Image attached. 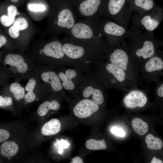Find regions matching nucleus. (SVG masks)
Segmentation results:
<instances>
[{"label": "nucleus", "mask_w": 163, "mask_h": 163, "mask_svg": "<svg viewBox=\"0 0 163 163\" xmlns=\"http://www.w3.org/2000/svg\"><path fill=\"white\" fill-rule=\"evenodd\" d=\"M84 161L82 158L79 156L75 157L72 158L70 163H83Z\"/></svg>", "instance_id": "nucleus-33"}, {"label": "nucleus", "mask_w": 163, "mask_h": 163, "mask_svg": "<svg viewBox=\"0 0 163 163\" xmlns=\"http://www.w3.org/2000/svg\"><path fill=\"white\" fill-rule=\"evenodd\" d=\"M28 79L24 88V106L38 100L43 101L49 94L46 86L40 80L34 71Z\"/></svg>", "instance_id": "nucleus-14"}, {"label": "nucleus", "mask_w": 163, "mask_h": 163, "mask_svg": "<svg viewBox=\"0 0 163 163\" xmlns=\"http://www.w3.org/2000/svg\"><path fill=\"white\" fill-rule=\"evenodd\" d=\"M55 71L65 91L75 99H79L78 89L85 79V74L79 69L75 67H61Z\"/></svg>", "instance_id": "nucleus-11"}, {"label": "nucleus", "mask_w": 163, "mask_h": 163, "mask_svg": "<svg viewBox=\"0 0 163 163\" xmlns=\"http://www.w3.org/2000/svg\"><path fill=\"white\" fill-rule=\"evenodd\" d=\"M33 70L40 80L46 86L49 94L56 95L61 101H65L69 104L72 101L73 99L66 95L55 70L39 63L33 64Z\"/></svg>", "instance_id": "nucleus-8"}, {"label": "nucleus", "mask_w": 163, "mask_h": 163, "mask_svg": "<svg viewBox=\"0 0 163 163\" xmlns=\"http://www.w3.org/2000/svg\"><path fill=\"white\" fill-rule=\"evenodd\" d=\"M18 0H11V1L13 2H17L18 1Z\"/></svg>", "instance_id": "nucleus-36"}, {"label": "nucleus", "mask_w": 163, "mask_h": 163, "mask_svg": "<svg viewBox=\"0 0 163 163\" xmlns=\"http://www.w3.org/2000/svg\"><path fill=\"white\" fill-rule=\"evenodd\" d=\"M7 39L3 36L0 35V48L7 43Z\"/></svg>", "instance_id": "nucleus-34"}, {"label": "nucleus", "mask_w": 163, "mask_h": 163, "mask_svg": "<svg viewBox=\"0 0 163 163\" xmlns=\"http://www.w3.org/2000/svg\"><path fill=\"white\" fill-rule=\"evenodd\" d=\"M91 71L106 89L114 88L128 91L136 88L123 70L104 59L96 62Z\"/></svg>", "instance_id": "nucleus-2"}, {"label": "nucleus", "mask_w": 163, "mask_h": 163, "mask_svg": "<svg viewBox=\"0 0 163 163\" xmlns=\"http://www.w3.org/2000/svg\"><path fill=\"white\" fill-rule=\"evenodd\" d=\"M134 3L137 7L147 11L152 9L154 4L153 0H135Z\"/></svg>", "instance_id": "nucleus-27"}, {"label": "nucleus", "mask_w": 163, "mask_h": 163, "mask_svg": "<svg viewBox=\"0 0 163 163\" xmlns=\"http://www.w3.org/2000/svg\"><path fill=\"white\" fill-rule=\"evenodd\" d=\"M61 101L56 95L49 94L39 105L37 110V114L40 117L45 118L58 112L63 108Z\"/></svg>", "instance_id": "nucleus-16"}, {"label": "nucleus", "mask_w": 163, "mask_h": 163, "mask_svg": "<svg viewBox=\"0 0 163 163\" xmlns=\"http://www.w3.org/2000/svg\"><path fill=\"white\" fill-rule=\"evenodd\" d=\"M17 11V8L13 5H10L8 8V16L15 19Z\"/></svg>", "instance_id": "nucleus-31"}, {"label": "nucleus", "mask_w": 163, "mask_h": 163, "mask_svg": "<svg viewBox=\"0 0 163 163\" xmlns=\"http://www.w3.org/2000/svg\"><path fill=\"white\" fill-rule=\"evenodd\" d=\"M104 37L109 47L120 44L127 34V30L123 26L104 17L94 20Z\"/></svg>", "instance_id": "nucleus-12"}, {"label": "nucleus", "mask_w": 163, "mask_h": 163, "mask_svg": "<svg viewBox=\"0 0 163 163\" xmlns=\"http://www.w3.org/2000/svg\"><path fill=\"white\" fill-rule=\"evenodd\" d=\"M28 27V23L26 19L23 17L18 18L9 28V34L13 38H17L19 36V30H25Z\"/></svg>", "instance_id": "nucleus-23"}, {"label": "nucleus", "mask_w": 163, "mask_h": 163, "mask_svg": "<svg viewBox=\"0 0 163 163\" xmlns=\"http://www.w3.org/2000/svg\"><path fill=\"white\" fill-rule=\"evenodd\" d=\"M38 51V56L32 57L33 64L46 65L56 70L61 67H74L65 55L62 48V41L56 40L43 44Z\"/></svg>", "instance_id": "nucleus-5"}, {"label": "nucleus", "mask_w": 163, "mask_h": 163, "mask_svg": "<svg viewBox=\"0 0 163 163\" xmlns=\"http://www.w3.org/2000/svg\"><path fill=\"white\" fill-rule=\"evenodd\" d=\"M139 70L142 80L156 83L163 75V55L158 51L154 56L140 64Z\"/></svg>", "instance_id": "nucleus-13"}, {"label": "nucleus", "mask_w": 163, "mask_h": 163, "mask_svg": "<svg viewBox=\"0 0 163 163\" xmlns=\"http://www.w3.org/2000/svg\"><path fill=\"white\" fill-rule=\"evenodd\" d=\"M78 124L69 116L52 118L43 124L40 128V133L44 137H50L66 129L73 128Z\"/></svg>", "instance_id": "nucleus-15"}, {"label": "nucleus", "mask_w": 163, "mask_h": 163, "mask_svg": "<svg viewBox=\"0 0 163 163\" xmlns=\"http://www.w3.org/2000/svg\"><path fill=\"white\" fill-rule=\"evenodd\" d=\"M126 0H109L107 10L105 16L109 19H113L118 16L125 4Z\"/></svg>", "instance_id": "nucleus-21"}, {"label": "nucleus", "mask_w": 163, "mask_h": 163, "mask_svg": "<svg viewBox=\"0 0 163 163\" xmlns=\"http://www.w3.org/2000/svg\"><path fill=\"white\" fill-rule=\"evenodd\" d=\"M14 19L5 15H2L0 18L1 23L6 27H8L11 25L14 22Z\"/></svg>", "instance_id": "nucleus-30"}, {"label": "nucleus", "mask_w": 163, "mask_h": 163, "mask_svg": "<svg viewBox=\"0 0 163 163\" xmlns=\"http://www.w3.org/2000/svg\"><path fill=\"white\" fill-rule=\"evenodd\" d=\"M85 74V77L78 89L80 98L90 99L103 106L105 104L106 89L91 71Z\"/></svg>", "instance_id": "nucleus-10"}, {"label": "nucleus", "mask_w": 163, "mask_h": 163, "mask_svg": "<svg viewBox=\"0 0 163 163\" xmlns=\"http://www.w3.org/2000/svg\"><path fill=\"white\" fill-rule=\"evenodd\" d=\"M0 66L10 78L15 81L28 79L34 72L33 63L30 60L18 54L9 53L6 55Z\"/></svg>", "instance_id": "nucleus-7"}, {"label": "nucleus", "mask_w": 163, "mask_h": 163, "mask_svg": "<svg viewBox=\"0 0 163 163\" xmlns=\"http://www.w3.org/2000/svg\"><path fill=\"white\" fill-rule=\"evenodd\" d=\"M69 104L70 117L78 123L89 126L92 123L94 117L102 107L86 98L73 99Z\"/></svg>", "instance_id": "nucleus-9"}, {"label": "nucleus", "mask_w": 163, "mask_h": 163, "mask_svg": "<svg viewBox=\"0 0 163 163\" xmlns=\"http://www.w3.org/2000/svg\"><path fill=\"white\" fill-rule=\"evenodd\" d=\"M66 34L67 37L64 39L104 55L109 47L96 22L91 19L77 21Z\"/></svg>", "instance_id": "nucleus-1"}, {"label": "nucleus", "mask_w": 163, "mask_h": 163, "mask_svg": "<svg viewBox=\"0 0 163 163\" xmlns=\"http://www.w3.org/2000/svg\"><path fill=\"white\" fill-rule=\"evenodd\" d=\"M111 132L114 135L120 137H123L125 135L124 131L120 128L113 127L110 129Z\"/></svg>", "instance_id": "nucleus-32"}, {"label": "nucleus", "mask_w": 163, "mask_h": 163, "mask_svg": "<svg viewBox=\"0 0 163 163\" xmlns=\"http://www.w3.org/2000/svg\"><path fill=\"white\" fill-rule=\"evenodd\" d=\"M160 13H147L141 15L140 24L147 31L151 32L159 25L162 19Z\"/></svg>", "instance_id": "nucleus-19"}, {"label": "nucleus", "mask_w": 163, "mask_h": 163, "mask_svg": "<svg viewBox=\"0 0 163 163\" xmlns=\"http://www.w3.org/2000/svg\"><path fill=\"white\" fill-rule=\"evenodd\" d=\"M145 141L147 148L151 150H158L161 149L163 147L161 140L151 134L146 136Z\"/></svg>", "instance_id": "nucleus-26"}, {"label": "nucleus", "mask_w": 163, "mask_h": 163, "mask_svg": "<svg viewBox=\"0 0 163 163\" xmlns=\"http://www.w3.org/2000/svg\"><path fill=\"white\" fill-rule=\"evenodd\" d=\"M64 53L74 67L85 74L91 72L94 65L105 59V55L93 48L76 44L65 39L62 41Z\"/></svg>", "instance_id": "nucleus-4"}, {"label": "nucleus", "mask_w": 163, "mask_h": 163, "mask_svg": "<svg viewBox=\"0 0 163 163\" xmlns=\"http://www.w3.org/2000/svg\"><path fill=\"white\" fill-rule=\"evenodd\" d=\"M105 59L123 70L136 88L142 85L140 70V64L133 59L126 43L122 41L120 44L109 47L105 53Z\"/></svg>", "instance_id": "nucleus-3"}, {"label": "nucleus", "mask_w": 163, "mask_h": 163, "mask_svg": "<svg viewBox=\"0 0 163 163\" xmlns=\"http://www.w3.org/2000/svg\"><path fill=\"white\" fill-rule=\"evenodd\" d=\"M9 89L12 95L15 109H21L24 106V88L19 82L15 81L9 85Z\"/></svg>", "instance_id": "nucleus-18"}, {"label": "nucleus", "mask_w": 163, "mask_h": 163, "mask_svg": "<svg viewBox=\"0 0 163 163\" xmlns=\"http://www.w3.org/2000/svg\"><path fill=\"white\" fill-rule=\"evenodd\" d=\"M147 97L143 91L139 88L133 89L128 91L123 98V102L127 108L131 109L142 108L147 104Z\"/></svg>", "instance_id": "nucleus-17"}, {"label": "nucleus", "mask_w": 163, "mask_h": 163, "mask_svg": "<svg viewBox=\"0 0 163 163\" xmlns=\"http://www.w3.org/2000/svg\"><path fill=\"white\" fill-rule=\"evenodd\" d=\"M84 147L88 151L104 150L107 149V145L104 139L97 140L89 137L85 141Z\"/></svg>", "instance_id": "nucleus-24"}, {"label": "nucleus", "mask_w": 163, "mask_h": 163, "mask_svg": "<svg viewBox=\"0 0 163 163\" xmlns=\"http://www.w3.org/2000/svg\"><path fill=\"white\" fill-rule=\"evenodd\" d=\"M132 124L135 132L139 135H144L148 131V124L141 118H136L134 119L132 121Z\"/></svg>", "instance_id": "nucleus-25"}, {"label": "nucleus", "mask_w": 163, "mask_h": 163, "mask_svg": "<svg viewBox=\"0 0 163 163\" xmlns=\"http://www.w3.org/2000/svg\"><path fill=\"white\" fill-rule=\"evenodd\" d=\"M28 6L30 11L35 12L43 11L46 9L45 6L42 4H29Z\"/></svg>", "instance_id": "nucleus-29"}, {"label": "nucleus", "mask_w": 163, "mask_h": 163, "mask_svg": "<svg viewBox=\"0 0 163 163\" xmlns=\"http://www.w3.org/2000/svg\"><path fill=\"white\" fill-rule=\"evenodd\" d=\"M2 94L0 95V107L13 110L15 109L13 98L9 90L8 83L2 86Z\"/></svg>", "instance_id": "nucleus-22"}, {"label": "nucleus", "mask_w": 163, "mask_h": 163, "mask_svg": "<svg viewBox=\"0 0 163 163\" xmlns=\"http://www.w3.org/2000/svg\"><path fill=\"white\" fill-rule=\"evenodd\" d=\"M131 37L129 44L126 43L127 47L133 59L140 65L155 54L162 46L161 42L148 33Z\"/></svg>", "instance_id": "nucleus-6"}, {"label": "nucleus", "mask_w": 163, "mask_h": 163, "mask_svg": "<svg viewBox=\"0 0 163 163\" xmlns=\"http://www.w3.org/2000/svg\"><path fill=\"white\" fill-rule=\"evenodd\" d=\"M9 131L5 128H0V144L8 140L11 136Z\"/></svg>", "instance_id": "nucleus-28"}, {"label": "nucleus", "mask_w": 163, "mask_h": 163, "mask_svg": "<svg viewBox=\"0 0 163 163\" xmlns=\"http://www.w3.org/2000/svg\"><path fill=\"white\" fill-rule=\"evenodd\" d=\"M19 147L14 141L7 140L1 144L0 154L5 158H11L15 155L18 152Z\"/></svg>", "instance_id": "nucleus-20"}, {"label": "nucleus", "mask_w": 163, "mask_h": 163, "mask_svg": "<svg viewBox=\"0 0 163 163\" xmlns=\"http://www.w3.org/2000/svg\"><path fill=\"white\" fill-rule=\"evenodd\" d=\"M162 161L158 158H157L156 157H154L151 162V163H162Z\"/></svg>", "instance_id": "nucleus-35"}]
</instances>
